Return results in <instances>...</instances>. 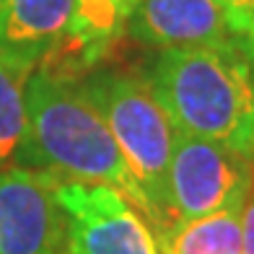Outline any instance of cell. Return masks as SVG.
<instances>
[{"label": "cell", "instance_id": "obj_15", "mask_svg": "<svg viewBox=\"0 0 254 254\" xmlns=\"http://www.w3.org/2000/svg\"><path fill=\"white\" fill-rule=\"evenodd\" d=\"M252 31H254V29H252Z\"/></svg>", "mask_w": 254, "mask_h": 254}, {"label": "cell", "instance_id": "obj_12", "mask_svg": "<svg viewBox=\"0 0 254 254\" xmlns=\"http://www.w3.org/2000/svg\"><path fill=\"white\" fill-rule=\"evenodd\" d=\"M239 39L254 29V0H221Z\"/></svg>", "mask_w": 254, "mask_h": 254}, {"label": "cell", "instance_id": "obj_7", "mask_svg": "<svg viewBox=\"0 0 254 254\" xmlns=\"http://www.w3.org/2000/svg\"><path fill=\"white\" fill-rule=\"evenodd\" d=\"M125 34L158 52L239 42L221 0H140Z\"/></svg>", "mask_w": 254, "mask_h": 254}, {"label": "cell", "instance_id": "obj_9", "mask_svg": "<svg viewBox=\"0 0 254 254\" xmlns=\"http://www.w3.org/2000/svg\"><path fill=\"white\" fill-rule=\"evenodd\" d=\"M137 3L140 0H75L65 39L39 67L67 78L86 75L125 34Z\"/></svg>", "mask_w": 254, "mask_h": 254}, {"label": "cell", "instance_id": "obj_3", "mask_svg": "<svg viewBox=\"0 0 254 254\" xmlns=\"http://www.w3.org/2000/svg\"><path fill=\"white\" fill-rule=\"evenodd\" d=\"M78 83L109 125L145 197L148 223L156 226V236H164L177 226L169 194V164L179 135L174 122L158 104L145 75L91 67Z\"/></svg>", "mask_w": 254, "mask_h": 254}, {"label": "cell", "instance_id": "obj_10", "mask_svg": "<svg viewBox=\"0 0 254 254\" xmlns=\"http://www.w3.org/2000/svg\"><path fill=\"white\" fill-rule=\"evenodd\" d=\"M156 241L161 254H241L239 207L184 221Z\"/></svg>", "mask_w": 254, "mask_h": 254}, {"label": "cell", "instance_id": "obj_5", "mask_svg": "<svg viewBox=\"0 0 254 254\" xmlns=\"http://www.w3.org/2000/svg\"><path fill=\"white\" fill-rule=\"evenodd\" d=\"M254 177V161L221 143L177 135L169 164V194L174 223L221 210H236Z\"/></svg>", "mask_w": 254, "mask_h": 254}, {"label": "cell", "instance_id": "obj_4", "mask_svg": "<svg viewBox=\"0 0 254 254\" xmlns=\"http://www.w3.org/2000/svg\"><path fill=\"white\" fill-rule=\"evenodd\" d=\"M65 213V254H161L148 218L107 184L57 182Z\"/></svg>", "mask_w": 254, "mask_h": 254}, {"label": "cell", "instance_id": "obj_14", "mask_svg": "<svg viewBox=\"0 0 254 254\" xmlns=\"http://www.w3.org/2000/svg\"><path fill=\"white\" fill-rule=\"evenodd\" d=\"M239 47H241V52H244L247 63H249V67H252V75H254V31L244 34V37L239 39Z\"/></svg>", "mask_w": 254, "mask_h": 254}, {"label": "cell", "instance_id": "obj_8", "mask_svg": "<svg viewBox=\"0 0 254 254\" xmlns=\"http://www.w3.org/2000/svg\"><path fill=\"white\" fill-rule=\"evenodd\" d=\"M73 10L75 0H0V57L31 73L60 47Z\"/></svg>", "mask_w": 254, "mask_h": 254}, {"label": "cell", "instance_id": "obj_2", "mask_svg": "<svg viewBox=\"0 0 254 254\" xmlns=\"http://www.w3.org/2000/svg\"><path fill=\"white\" fill-rule=\"evenodd\" d=\"M145 80L177 132L254 161V75L239 42L164 50L148 65Z\"/></svg>", "mask_w": 254, "mask_h": 254}, {"label": "cell", "instance_id": "obj_11", "mask_svg": "<svg viewBox=\"0 0 254 254\" xmlns=\"http://www.w3.org/2000/svg\"><path fill=\"white\" fill-rule=\"evenodd\" d=\"M31 73L0 57V166L16 158L26 127V78Z\"/></svg>", "mask_w": 254, "mask_h": 254}, {"label": "cell", "instance_id": "obj_1", "mask_svg": "<svg viewBox=\"0 0 254 254\" xmlns=\"http://www.w3.org/2000/svg\"><path fill=\"white\" fill-rule=\"evenodd\" d=\"M26 127L16 151L24 169L57 182L107 184L148 218V205L101 112L78 78L34 67L26 78Z\"/></svg>", "mask_w": 254, "mask_h": 254}, {"label": "cell", "instance_id": "obj_13", "mask_svg": "<svg viewBox=\"0 0 254 254\" xmlns=\"http://www.w3.org/2000/svg\"><path fill=\"white\" fill-rule=\"evenodd\" d=\"M241 215V254H254V177L239 207Z\"/></svg>", "mask_w": 254, "mask_h": 254}, {"label": "cell", "instance_id": "obj_6", "mask_svg": "<svg viewBox=\"0 0 254 254\" xmlns=\"http://www.w3.org/2000/svg\"><path fill=\"white\" fill-rule=\"evenodd\" d=\"M57 179L34 169H0V254H65Z\"/></svg>", "mask_w": 254, "mask_h": 254}]
</instances>
